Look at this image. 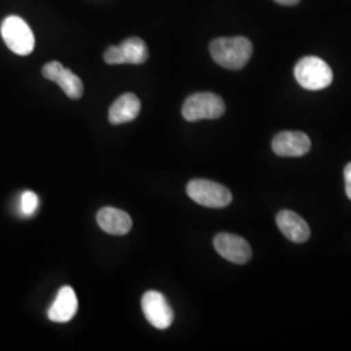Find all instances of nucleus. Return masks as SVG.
Wrapping results in <instances>:
<instances>
[{"label": "nucleus", "instance_id": "f257e3e1", "mask_svg": "<svg viewBox=\"0 0 351 351\" xmlns=\"http://www.w3.org/2000/svg\"><path fill=\"white\" fill-rule=\"evenodd\" d=\"M213 60L230 71L242 69L252 55V45L247 38H216L210 45Z\"/></svg>", "mask_w": 351, "mask_h": 351}, {"label": "nucleus", "instance_id": "f03ea898", "mask_svg": "<svg viewBox=\"0 0 351 351\" xmlns=\"http://www.w3.org/2000/svg\"><path fill=\"white\" fill-rule=\"evenodd\" d=\"M295 80L302 88L307 90H323L333 81V72L330 66L316 56H306L294 68Z\"/></svg>", "mask_w": 351, "mask_h": 351}, {"label": "nucleus", "instance_id": "7ed1b4c3", "mask_svg": "<svg viewBox=\"0 0 351 351\" xmlns=\"http://www.w3.org/2000/svg\"><path fill=\"white\" fill-rule=\"evenodd\" d=\"M226 113V103L213 93H197L190 95L182 106V116L186 121L215 120Z\"/></svg>", "mask_w": 351, "mask_h": 351}, {"label": "nucleus", "instance_id": "20e7f679", "mask_svg": "<svg viewBox=\"0 0 351 351\" xmlns=\"http://www.w3.org/2000/svg\"><path fill=\"white\" fill-rule=\"evenodd\" d=\"M0 32L7 47L16 55L26 56L34 50L36 38L24 19L19 16H8L4 19Z\"/></svg>", "mask_w": 351, "mask_h": 351}, {"label": "nucleus", "instance_id": "39448f33", "mask_svg": "<svg viewBox=\"0 0 351 351\" xmlns=\"http://www.w3.org/2000/svg\"><path fill=\"white\" fill-rule=\"evenodd\" d=\"M191 201L208 208H224L232 203L229 189L210 180H191L186 186Z\"/></svg>", "mask_w": 351, "mask_h": 351}, {"label": "nucleus", "instance_id": "423d86ee", "mask_svg": "<svg viewBox=\"0 0 351 351\" xmlns=\"http://www.w3.org/2000/svg\"><path fill=\"white\" fill-rule=\"evenodd\" d=\"M149 59L146 43L137 37L123 40L119 46H111L104 52V62L110 65L119 64H143Z\"/></svg>", "mask_w": 351, "mask_h": 351}, {"label": "nucleus", "instance_id": "0eeeda50", "mask_svg": "<svg viewBox=\"0 0 351 351\" xmlns=\"http://www.w3.org/2000/svg\"><path fill=\"white\" fill-rule=\"evenodd\" d=\"M142 310L147 322L156 329H167L172 326L175 314L162 293L150 290L142 297Z\"/></svg>", "mask_w": 351, "mask_h": 351}, {"label": "nucleus", "instance_id": "6e6552de", "mask_svg": "<svg viewBox=\"0 0 351 351\" xmlns=\"http://www.w3.org/2000/svg\"><path fill=\"white\" fill-rule=\"evenodd\" d=\"M42 75L46 80L58 84L66 97L71 99H80L84 94V84L78 75L71 69H66L59 62H50L42 69Z\"/></svg>", "mask_w": 351, "mask_h": 351}, {"label": "nucleus", "instance_id": "1a4fd4ad", "mask_svg": "<svg viewBox=\"0 0 351 351\" xmlns=\"http://www.w3.org/2000/svg\"><path fill=\"white\" fill-rule=\"evenodd\" d=\"M216 251L232 263H247L252 256L249 242L239 236L230 233H219L213 239Z\"/></svg>", "mask_w": 351, "mask_h": 351}, {"label": "nucleus", "instance_id": "9d476101", "mask_svg": "<svg viewBox=\"0 0 351 351\" xmlns=\"http://www.w3.org/2000/svg\"><path fill=\"white\" fill-rule=\"evenodd\" d=\"M311 149V141L302 132H282L272 141V150L282 158H300Z\"/></svg>", "mask_w": 351, "mask_h": 351}, {"label": "nucleus", "instance_id": "9b49d317", "mask_svg": "<svg viewBox=\"0 0 351 351\" xmlns=\"http://www.w3.org/2000/svg\"><path fill=\"white\" fill-rule=\"evenodd\" d=\"M276 224L282 234L291 242L303 243L311 236L310 226L298 213L290 210H282L277 213Z\"/></svg>", "mask_w": 351, "mask_h": 351}, {"label": "nucleus", "instance_id": "f8f14e48", "mask_svg": "<svg viewBox=\"0 0 351 351\" xmlns=\"http://www.w3.org/2000/svg\"><path fill=\"white\" fill-rule=\"evenodd\" d=\"M97 221L101 229L112 236H124L130 232L133 221L132 217L123 210L104 207L97 213Z\"/></svg>", "mask_w": 351, "mask_h": 351}, {"label": "nucleus", "instance_id": "ddd939ff", "mask_svg": "<svg viewBox=\"0 0 351 351\" xmlns=\"http://www.w3.org/2000/svg\"><path fill=\"white\" fill-rule=\"evenodd\" d=\"M78 310V301L75 290L71 287H63L59 290L56 300L49 310V319L55 323H68L75 317Z\"/></svg>", "mask_w": 351, "mask_h": 351}, {"label": "nucleus", "instance_id": "4468645a", "mask_svg": "<svg viewBox=\"0 0 351 351\" xmlns=\"http://www.w3.org/2000/svg\"><path fill=\"white\" fill-rule=\"evenodd\" d=\"M141 112V101L133 93H126L113 101L108 120L113 125H120L133 121Z\"/></svg>", "mask_w": 351, "mask_h": 351}, {"label": "nucleus", "instance_id": "2eb2a0df", "mask_svg": "<svg viewBox=\"0 0 351 351\" xmlns=\"http://www.w3.org/2000/svg\"><path fill=\"white\" fill-rule=\"evenodd\" d=\"M39 206V199L38 195L33 191H25L21 195V213L25 216H32L34 215Z\"/></svg>", "mask_w": 351, "mask_h": 351}, {"label": "nucleus", "instance_id": "dca6fc26", "mask_svg": "<svg viewBox=\"0 0 351 351\" xmlns=\"http://www.w3.org/2000/svg\"><path fill=\"white\" fill-rule=\"evenodd\" d=\"M343 176H345V185H346V194L351 201V163L348 164L345 167L343 171Z\"/></svg>", "mask_w": 351, "mask_h": 351}, {"label": "nucleus", "instance_id": "f3484780", "mask_svg": "<svg viewBox=\"0 0 351 351\" xmlns=\"http://www.w3.org/2000/svg\"><path fill=\"white\" fill-rule=\"evenodd\" d=\"M278 4H282V5H295L298 4L301 0H275Z\"/></svg>", "mask_w": 351, "mask_h": 351}]
</instances>
